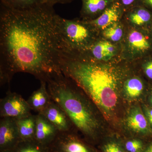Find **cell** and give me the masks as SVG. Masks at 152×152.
I'll return each instance as SVG.
<instances>
[{
	"label": "cell",
	"instance_id": "1",
	"mask_svg": "<svg viewBox=\"0 0 152 152\" xmlns=\"http://www.w3.org/2000/svg\"><path fill=\"white\" fill-rule=\"evenodd\" d=\"M59 18L48 3L26 10L1 5V85L10 83L17 73H28L45 81L60 71L64 43Z\"/></svg>",
	"mask_w": 152,
	"mask_h": 152
},
{
	"label": "cell",
	"instance_id": "2",
	"mask_svg": "<svg viewBox=\"0 0 152 152\" xmlns=\"http://www.w3.org/2000/svg\"><path fill=\"white\" fill-rule=\"evenodd\" d=\"M59 69L103 113L110 115L113 111L118 100V78L110 66L64 47Z\"/></svg>",
	"mask_w": 152,
	"mask_h": 152
},
{
	"label": "cell",
	"instance_id": "3",
	"mask_svg": "<svg viewBox=\"0 0 152 152\" xmlns=\"http://www.w3.org/2000/svg\"><path fill=\"white\" fill-rule=\"evenodd\" d=\"M45 82L52 100L65 112L75 128L90 140H96L100 124L91 100L77 89L75 82L61 71L52 74Z\"/></svg>",
	"mask_w": 152,
	"mask_h": 152
},
{
	"label": "cell",
	"instance_id": "4",
	"mask_svg": "<svg viewBox=\"0 0 152 152\" xmlns=\"http://www.w3.org/2000/svg\"><path fill=\"white\" fill-rule=\"evenodd\" d=\"M59 25L64 46L84 53L96 42V30L87 21L69 20L60 16Z\"/></svg>",
	"mask_w": 152,
	"mask_h": 152
},
{
	"label": "cell",
	"instance_id": "5",
	"mask_svg": "<svg viewBox=\"0 0 152 152\" xmlns=\"http://www.w3.org/2000/svg\"><path fill=\"white\" fill-rule=\"evenodd\" d=\"M31 110L27 101L25 100L21 95L11 92L10 91L0 100L1 118L18 119L31 115Z\"/></svg>",
	"mask_w": 152,
	"mask_h": 152
},
{
	"label": "cell",
	"instance_id": "6",
	"mask_svg": "<svg viewBox=\"0 0 152 152\" xmlns=\"http://www.w3.org/2000/svg\"><path fill=\"white\" fill-rule=\"evenodd\" d=\"M48 152H96L72 132L60 133L48 147Z\"/></svg>",
	"mask_w": 152,
	"mask_h": 152
},
{
	"label": "cell",
	"instance_id": "7",
	"mask_svg": "<svg viewBox=\"0 0 152 152\" xmlns=\"http://www.w3.org/2000/svg\"><path fill=\"white\" fill-rule=\"evenodd\" d=\"M20 142L16 119L10 118H1L0 151L15 149Z\"/></svg>",
	"mask_w": 152,
	"mask_h": 152
},
{
	"label": "cell",
	"instance_id": "8",
	"mask_svg": "<svg viewBox=\"0 0 152 152\" xmlns=\"http://www.w3.org/2000/svg\"><path fill=\"white\" fill-rule=\"evenodd\" d=\"M45 117L60 133L73 132L74 125L67 114L58 105L52 100L46 108L39 113Z\"/></svg>",
	"mask_w": 152,
	"mask_h": 152
},
{
	"label": "cell",
	"instance_id": "9",
	"mask_svg": "<svg viewBox=\"0 0 152 152\" xmlns=\"http://www.w3.org/2000/svg\"><path fill=\"white\" fill-rule=\"evenodd\" d=\"M125 11L118 3L115 1L97 18L87 21L96 30H104L118 22Z\"/></svg>",
	"mask_w": 152,
	"mask_h": 152
},
{
	"label": "cell",
	"instance_id": "10",
	"mask_svg": "<svg viewBox=\"0 0 152 152\" xmlns=\"http://www.w3.org/2000/svg\"><path fill=\"white\" fill-rule=\"evenodd\" d=\"M58 133L56 128L45 117L41 114L36 115V141L48 147L55 140Z\"/></svg>",
	"mask_w": 152,
	"mask_h": 152
},
{
	"label": "cell",
	"instance_id": "11",
	"mask_svg": "<svg viewBox=\"0 0 152 152\" xmlns=\"http://www.w3.org/2000/svg\"><path fill=\"white\" fill-rule=\"evenodd\" d=\"M151 45L148 38L141 32L132 30L128 34L127 48L131 58H138L148 50Z\"/></svg>",
	"mask_w": 152,
	"mask_h": 152
},
{
	"label": "cell",
	"instance_id": "12",
	"mask_svg": "<svg viewBox=\"0 0 152 152\" xmlns=\"http://www.w3.org/2000/svg\"><path fill=\"white\" fill-rule=\"evenodd\" d=\"M81 15L83 20L97 18L111 5L115 0H82Z\"/></svg>",
	"mask_w": 152,
	"mask_h": 152
},
{
	"label": "cell",
	"instance_id": "13",
	"mask_svg": "<svg viewBox=\"0 0 152 152\" xmlns=\"http://www.w3.org/2000/svg\"><path fill=\"white\" fill-rule=\"evenodd\" d=\"M39 88L34 91L27 101L31 110L38 114L43 111L52 100L47 88L46 82L40 81Z\"/></svg>",
	"mask_w": 152,
	"mask_h": 152
},
{
	"label": "cell",
	"instance_id": "14",
	"mask_svg": "<svg viewBox=\"0 0 152 152\" xmlns=\"http://www.w3.org/2000/svg\"><path fill=\"white\" fill-rule=\"evenodd\" d=\"M126 124L128 127L135 132L147 134L150 132L148 121L141 109L138 107L131 110L127 118Z\"/></svg>",
	"mask_w": 152,
	"mask_h": 152
},
{
	"label": "cell",
	"instance_id": "15",
	"mask_svg": "<svg viewBox=\"0 0 152 152\" xmlns=\"http://www.w3.org/2000/svg\"><path fill=\"white\" fill-rule=\"evenodd\" d=\"M17 126L21 141L35 140L36 115L32 114L24 118L16 119Z\"/></svg>",
	"mask_w": 152,
	"mask_h": 152
},
{
	"label": "cell",
	"instance_id": "16",
	"mask_svg": "<svg viewBox=\"0 0 152 152\" xmlns=\"http://www.w3.org/2000/svg\"><path fill=\"white\" fill-rule=\"evenodd\" d=\"M125 12L128 20L136 26H144L149 23L152 18L149 10L141 5L135 6Z\"/></svg>",
	"mask_w": 152,
	"mask_h": 152
},
{
	"label": "cell",
	"instance_id": "17",
	"mask_svg": "<svg viewBox=\"0 0 152 152\" xmlns=\"http://www.w3.org/2000/svg\"><path fill=\"white\" fill-rule=\"evenodd\" d=\"M46 3L47 0H1V5L15 10L32 8Z\"/></svg>",
	"mask_w": 152,
	"mask_h": 152
},
{
	"label": "cell",
	"instance_id": "18",
	"mask_svg": "<svg viewBox=\"0 0 152 152\" xmlns=\"http://www.w3.org/2000/svg\"><path fill=\"white\" fill-rule=\"evenodd\" d=\"M143 89L142 82L138 77L128 79L124 85L125 94L128 97L131 99L138 97L142 94Z\"/></svg>",
	"mask_w": 152,
	"mask_h": 152
},
{
	"label": "cell",
	"instance_id": "19",
	"mask_svg": "<svg viewBox=\"0 0 152 152\" xmlns=\"http://www.w3.org/2000/svg\"><path fill=\"white\" fill-rule=\"evenodd\" d=\"M14 150L15 152H48L47 147L39 143L35 140L20 142Z\"/></svg>",
	"mask_w": 152,
	"mask_h": 152
},
{
	"label": "cell",
	"instance_id": "20",
	"mask_svg": "<svg viewBox=\"0 0 152 152\" xmlns=\"http://www.w3.org/2000/svg\"><path fill=\"white\" fill-rule=\"evenodd\" d=\"M119 22L115 23L103 31L102 34L107 39L113 42H118L123 37L124 31Z\"/></svg>",
	"mask_w": 152,
	"mask_h": 152
},
{
	"label": "cell",
	"instance_id": "21",
	"mask_svg": "<svg viewBox=\"0 0 152 152\" xmlns=\"http://www.w3.org/2000/svg\"><path fill=\"white\" fill-rule=\"evenodd\" d=\"M126 148L129 152H140L143 148L142 142L139 140H133L127 142Z\"/></svg>",
	"mask_w": 152,
	"mask_h": 152
},
{
	"label": "cell",
	"instance_id": "22",
	"mask_svg": "<svg viewBox=\"0 0 152 152\" xmlns=\"http://www.w3.org/2000/svg\"><path fill=\"white\" fill-rule=\"evenodd\" d=\"M104 152H124L122 147L116 142L107 143L103 147Z\"/></svg>",
	"mask_w": 152,
	"mask_h": 152
},
{
	"label": "cell",
	"instance_id": "23",
	"mask_svg": "<svg viewBox=\"0 0 152 152\" xmlns=\"http://www.w3.org/2000/svg\"><path fill=\"white\" fill-rule=\"evenodd\" d=\"M141 0H115L121 5L125 11L129 9L140 5Z\"/></svg>",
	"mask_w": 152,
	"mask_h": 152
},
{
	"label": "cell",
	"instance_id": "24",
	"mask_svg": "<svg viewBox=\"0 0 152 152\" xmlns=\"http://www.w3.org/2000/svg\"><path fill=\"white\" fill-rule=\"evenodd\" d=\"M104 45L107 53L112 57L113 56L116 51L115 47L108 41H104Z\"/></svg>",
	"mask_w": 152,
	"mask_h": 152
},
{
	"label": "cell",
	"instance_id": "25",
	"mask_svg": "<svg viewBox=\"0 0 152 152\" xmlns=\"http://www.w3.org/2000/svg\"><path fill=\"white\" fill-rule=\"evenodd\" d=\"M144 71L148 77L152 79V61L145 64Z\"/></svg>",
	"mask_w": 152,
	"mask_h": 152
},
{
	"label": "cell",
	"instance_id": "26",
	"mask_svg": "<svg viewBox=\"0 0 152 152\" xmlns=\"http://www.w3.org/2000/svg\"><path fill=\"white\" fill-rule=\"evenodd\" d=\"M73 0H47V3L49 4L54 6L57 4H65L70 3Z\"/></svg>",
	"mask_w": 152,
	"mask_h": 152
},
{
	"label": "cell",
	"instance_id": "27",
	"mask_svg": "<svg viewBox=\"0 0 152 152\" xmlns=\"http://www.w3.org/2000/svg\"><path fill=\"white\" fill-rule=\"evenodd\" d=\"M140 5L145 7L146 8H150L152 9V0H141Z\"/></svg>",
	"mask_w": 152,
	"mask_h": 152
},
{
	"label": "cell",
	"instance_id": "28",
	"mask_svg": "<svg viewBox=\"0 0 152 152\" xmlns=\"http://www.w3.org/2000/svg\"><path fill=\"white\" fill-rule=\"evenodd\" d=\"M146 114L149 121L152 125V109L147 110Z\"/></svg>",
	"mask_w": 152,
	"mask_h": 152
},
{
	"label": "cell",
	"instance_id": "29",
	"mask_svg": "<svg viewBox=\"0 0 152 152\" xmlns=\"http://www.w3.org/2000/svg\"><path fill=\"white\" fill-rule=\"evenodd\" d=\"M145 152H152V143L148 146Z\"/></svg>",
	"mask_w": 152,
	"mask_h": 152
},
{
	"label": "cell",
	"instance_id": "30",
	"mask_svg": "<svg viewBox=\"0 0 152 152\" xmlns=\"http://www.w3.org/2000/svg\"><path fill=\"white\" fill-rule=\"evenodd\" d=\"M0 152H15V150H1Z\"/></svg>",
	"mask_w": 152,
	"mask_h": 152
},
{
	"label": "cell",
	"instance_id": "31",
	"mask_svg": "<svg viewBox=\"0 0 152 152\" xmlns=\"http://www.w3.org/2000/svg\"><path fill=\"white\" fill-rule=\"evenodd\" d=\"M151 102L152 104V96H151Z\"/></svg>",
	"mask_w": 152,
	"mask_h": 152
}]
</instances>
